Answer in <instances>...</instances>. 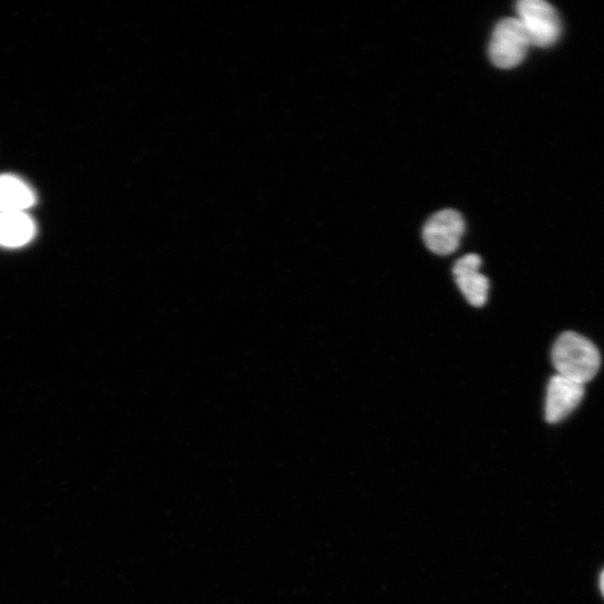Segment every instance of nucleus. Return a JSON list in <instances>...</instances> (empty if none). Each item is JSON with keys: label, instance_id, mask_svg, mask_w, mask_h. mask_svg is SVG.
Returning a JSON list of instances; mask_svg holds the SVG:
<instances>
[{"label": "nucleus", "instance_id": "20e7f679", "mask_svg": "<svg viewBox=\"0 0 604 604\" xmlns=\"http://www.w3.org/2000/svg\"><path fill=\"white\" fill-rule=\"evenodd\" d=\"M465 224L454 209H443L432 215L423 227L424 244L438 256L453 254L460 245Z\"/></svg>", "mask_w": 604, "mask_h": 604}, {"label": "nucleus", "instance_id": "423d86ee", "mask_svg": "<svg viewBox=\"0 0 604 604\" xmlns=\"http://www.w3.org/2000/svg\"><path fill=\"white\" fill-rule=\"evenodd\" d=\"M584 386L561 376H554L547 388L545 418L557 423L569 417L581 403Z\"/></svg>", "mask_w": 604, "mask_h": 604}, {"label": "nucleus", "instance_id": "39448f33", "mask_svg": "<svg viewBox=\"0 0 604 604\" xmlns=\"http://www.w3.org/2000/svg\"><path fill=\"white\" fill-rule=\"evenodd\" d=\"M481 264V258L471 254L460 258L453 267L457 286L474 307L485 305L490 294V280L480 273Z\"/></svg>", "mask_w": 604, "mask_h": 604}, {"label": "nucleus", "instance_id": "f03ea898", "mask_svg": "<svg viewBox=\"0 0 604 604\" xmlns=\"http://www.w3.org/2000/svg\"><path fill=\"white\" fill-rule=\"evenodd\" d=\"M531 41L519 19L508 18L494 30L490 44L492 63L504 70L520 65L530 49Z\"/></svg>", "mask_w": 604, "mask_h": 604}, {"label": "nucleus", "instance_id": "f257e3e1", "mask_svg": "<svg viewBox=\"0 0 604 604\" xmlns=\"http://www.w3.org/2000/svg\"><path fill=\"white\" fill-rule=\"evenodd\" d=\"M552 360L557 376L585 385L597 373L601 356L595 345L587 338L567 331L554 344Z\"/></svg>", "mask_w": 604, "mask_h": 604}, {"label": "nucleus", "instance_id": "0eeeda50", "mask_svg": "<svg viewBox=\"0 0 604 604\" xmlns=\"http://www.w3.org/2000/svg\"><path fill=\"white\" fill-rule=\"evenodd\" d=\"M35 232V222L25 212L0 213V246L23 247L34 237Z\"/></svg>", "mask_w": 604, "mask_h": 604}, {"label": "nucleus", "instance_id": "6e6552de", "mask_svg": "<svg viewBox=\"0 0 604 604\" xmlns=\"http://www.w3.org/2000/svg\"><path fill=\"white\" fill-rule=\"evenodd\" d=\"M37 203V194L20 177L0 175V213L25 212Z\"/></svg>", "mask_w": 604, "mask_h": 604}, {"label": "nucleus", "instance_id": "7ed1b4c3", "mask_svg": "<svg viewBox=\"0 0 604 604\" xmlns=\"http://www.w3.org/2000/svg\"><path fill=\"white\" fill-rule=\"evenodd\" d=\"M518 14L531 44L549 48L561 37L562 25L557 12L544 0H521Z\"/></svg>", "mask_w": 604, "mask_h": 604}, {"label": "nucleus", "instance_id": "1a4fd4ad", "mask_svg": "<svg viewBox=\"0 0 604 604\" xmlns=\"http://www.w3.org/2000/svg\"><path fill=\"white\" fill-rule=\"evenodd\" d=\"M600 585H601L602 593H603V595H604V571H603V573L601 574Z\"/></svg>", "mask_w": 604, "mask_h": 604}]
</instances>
